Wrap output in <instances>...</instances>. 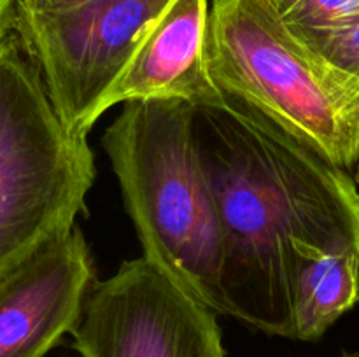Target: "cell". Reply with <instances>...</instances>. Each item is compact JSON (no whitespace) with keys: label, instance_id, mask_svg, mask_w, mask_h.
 <instances>
[{"label":"cell","instance_id":"cell-4","mask_svg":"<svg viewBox=\"0 0 359 357\" xmlns=\"http://www.w3.org/2000/svg\"><path fill=\"white\" fill-rule=\"evenodd\" d=\"M95 178L88 136L65 128L11 31L0 42V280L76 226Z\"/></svg>","mask_w":359,"mask_h":357},{"label":"cell","instance_id":"cell-14","mask_svg":"<svg viewBox=\"0 0 359 357\" xmlns=\"http://www.w3.org/2000/svg\"><path fill=\"white\" fill-rule=\"evenodd\" d=\"M340 357H359L358 352H344Z\"/></svg>","mask_w":359,"mask_h":357},{"label":"cell","instance_id":"cell-8","mask_svg":"<svg viewBox=\"0 0 359 357\" xmlns=\"http://www.w3.org/2000/svg\"><path fill=\"white\" fill-rule=\"evenodd\" d=\"M210 0H172L160 14L104 102V112L118 104L182 100L214 105L224 94L207 62Z\"/></svg>","mask_w":359,"mask_h":357},{"label":"cell","instance_id":"cell-3","mask_svg":"<svg viewBox=\"0 0 359 357\" xmlns=\"http://www.w3.org/2000/svg\"><path fill=\"white\" fill-rule=\"evenodd\" d=\"M207 62L226 98L335 167L359 161V80L312 55L270 0H210Z\"/></svg>","mask_w":359,"mask_h":357},{"label":"cell","instance_id":"cell-2","mask_svg":"<svg viewBox=\"0 0 359 357\" xmlns=\"http://www.w3.org/2000/svg\"><path fill=\"white\" fill-rule=\"evenodd\" d=\"M144 258L216 314L226 315L223 231L182 100L130 102L102 139Z\"/></svg>","mask_w":359,"mask_h":357},{"label":"cell","instance_id":"cell-12","mask_svg":"<svg viewBox=\"0 0 359 357\" xmlns=\"http://www.w3.org/2000/svg\"><path fill=\"white\" fill-rule=\"evenodd\" d=\"M90 0H14V6L30 10H67Z\"/></svg>","mask_w":359,"mask_h":357},{"label":"cell","instance_id":"cell-1","mask_svg":"<svg viewBox=\"0 0 359 357\" xmlns=\"http://www.w3.org/2000/svg\"><path fill=\"white\" fill-rule=\"evenodd\" d=\"M195 136L223 231L226 315L294 340L293 240L359 254V191L344 168L230 100L195 107Z\"/></svg>","mask_w":359,"mask_h":357},{"label":"cell","instance_id":"cell-13","mask_svg":"<svg viewBox=\"0 0 359 357\" xmlns=\"http://www.w3.org/2000/svg\"><path fill=\"white\" fill-rule=\"evenodd\" d=\"M14 28V0H0V42Z\"/></svg>","mask_w":359,"mask_h":357},{"label":"cell","instance_id":"cell-9","mask_svg":"<svg viewBox=\"0 0 359 357\" xmlns=\"http://www.w3.org/2000/svg\"><path fill=\"white\" fill-rule=\"evenodd\" d=\"M290 287L294 340L316 342L359 301V254L293 240Z\"/></svg>","mask_w":359,"mask_h":357},{"label":"cell","instance_id":"cell-6","mask_svg":"<svg viewBox=\"0 0 359 357\" xmlns=\"http://www.w3.org/2000/svg\"><path fill=\"white\" fill-rule=\"evenodd\" d=\"M216 315L140 255L95 279L72 346L81 357H226Z\"/></svg>","mask_w":359,"mask_h":357},{"label":"cell","instance_id":"cell-7","mask_svg":"<svg viewBox=\"0 0 359 357\" xmlns=\"http://www.w3.org/2000/svg\"><path fill=\"white\" fill-rule=\"evenodd\" d=\"M93 282V259L77 226L4 276L0 357H44L74 329Z\"/></svg>","mask_w":359,"mask_h":357},{"label":"cell","instance_id":"cell-11","mask_svg":"<svg viewBox=\"0 0 359 357\" xmlns=\"http://www.w3.org/2000/svg\"><path fill=\"white\" fill-rule=\"evenodd\" d=\"M287 27L316 28L359 16V0H270Z\"/></svg>","mask_w":359,"mask_h":357},{"label":"cell","instance_id":"cell-5","mask_svg":"<svg viewBox=\"0 0 359 357\" xmlns=\"http://www.w3.org/2000/svg\"><path fill=\"white\" fill-rule=\"evenodd\" d=\"M172 0H90L67 10L14 6L13 31L65 128L88 136L142 38Z\"/></svg>","mask_w":359,"mask_h":357},{"label":"cell","instance_id":"cell-10","mask_svg":"<svg viewBox=\"0 0 359 357\" xmlns=\"http://www.w3.org/2000/svg\"><path fill=\"white\" fill-rule=\"evenodd\" d=\"M290 28L312 55L359 80V16L330 27Z\"/></svg>","mask_w":359,"mask_h":357}]
</instances>
